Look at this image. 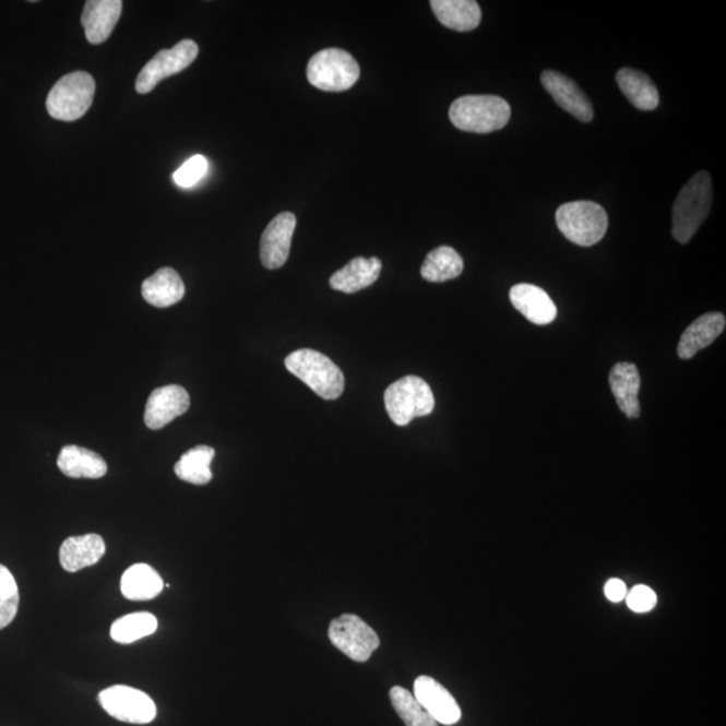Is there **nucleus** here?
I'll return each mask as SVG.
<instances>
[{"instance_id": "nucleus-1", "label": "nucleus", "mask_w": 726, "mask_h": 726, "mask_svg": "<svg viewBox=\"0 0 726 726\" xmlns=\"http://www.w3.org/2000/svg\"><path fill=\"white\" fill-rule=\"evenodd\" d=\"M712 178L706 171L697 172L683 186L673 207V236L688 243L705 223L712 209Z\"/></svg>"}, {"instance_id": "nucleus-2", "label": "nucleus", "mask_w": 726, "mask_h": 726, "mask_svg": "<svg viewBox=\"0 0 726 726\" xmlns=\"http://www.w3.org/2000/svg\"><path fill=\"white\" fill-rule=\"evenodd\" d=\"M284 364L289 373L304 381L319 397L336 400L345 391L344 373L322 353L311 350V348H301V350L290 353Z\"/></svg>"}, {"instance_id": "nucleus-3", "label": "nucleus", "mask_w": 726, "mask_h": 726, "mask_svg": "<svg viewBox=\"0 0 726 726\" xmlns=\"http://www.w3.org/2000/svg\"><path fill=\"white\" fill-rule=\"evenodd\" d=\"M511 108L502 97L469 95L457 98L450 108V120L459 130L490 133L509 123Z\"/></svg>"}, {"instance_id": "nucleus-4", "label": "nucleus", "mask_w": 726, "mask_h": 726, "mask_svg": "<svg viewBox=\"0 0 726 726\" xmlns=\"http://www.w3.org/2000/svg\"><path fill=\"white\" fill-rule=\"evenodd\" d=\"M556 223L561 234L580 247L595 246L608 229L607 212L592 201L563 203L556 213Z\"/></svg>"}, {"instance_id": "nucleus-5", "label": "nucleus", "mask_w": 726, "mask_h": 726, "mask_svg": "<svg viewBox=\"0 0 726 726\" xmlns=\"http://www.w3.org/2000/svg\"><path fill=\"white\" fill-rule=\"evenodd\" d=\"M389 417L398 427H406L416 417L431 415L435 397L431 386L416 376H406L383 394Z\"/></svg>"}, {"instance_id": "nucleus-6", "label": "nucleus", "mask_w": 726, "mask_h": 726, "mask_svg": "<svg viewBox=\"0 0 726 726\" xmlns=\"http://www.w3.org/2000/svg\"><path fill=\"white\" fill-rule=\"evenodd\" d=\"M95 91V79L90 73H69L58 80L49 92L46 109L56 120H79L92 107Z\"/></svg>"}, {"instance_id": "nucleus-7", "label": "nucleus", "mask_w": 726, "mask_h": 726, "mask_svg": "<svg viewBox=\"0 0 726 726\" xmlns=\"http://www.w3.org/2000/svg\"><path fill=\"white\" fill-rule=\"evenodd\" d=\"M361 69L356 58L342 49H324L313 56L307 66V79L324 92H345L356 85Z\"/></svg>"}, {"instance_id": "nucleus-8", "label": "nucleus", "mask_w": 726, "mask_h": 726, "mask_svg": "<svg viewBox=\"0 0 726 726\" xmlns=\"http://www.w3.org/2000/svg\"><path fill=\"white\" fill-rule=\"evenodd\" d=\"M331 643L348 658L364 664L380 647V638L357 615L345 614L330 623Z\"/></svg>"}, {"instance_id": "nucleus-9", "label": "nucleus", "mask_w": 726, "mask_h": 726, "mask_svg": "<svg viewBox=\"0 0 726 726\" xmlns=\"http://www.w3.org/2000/svg\"><path fill=\"white\" fill-rule=\"evenodd\" d=\"M98 702L110 717L121 723L145 725L156 717V705L144 691L116 685L98 694Z\"/></svg>"}, {"instance_id": "nucleus-10", "label": "nucleus", "mask_w": 726, "mask_h": 726, "mask_svg": "<svg viewBox=\"0 0 726 726\" xmlns=\"http://www.w3.org/2000/svg\"><path fill=\"white\" fill-rule=\"evenodd\" d=\"M199 51V45L191 39L181 40L172 49L160 50L139 73L136 92L147 95L162 80L183 72L195 61Z\"/></svg>"}, {"instance_id": "nucleus-11", "label": "nucleus", "mask_w": 726, "mask_h": 726, "mask_svg": "<svg viewBox=\"0 0 726 726\" xmlns=\"http://www.w3.org/2000/svg\"><path fill=\"white\" fill-rule=\"evenodd\" d=\"M296 228L294 213L284 212L266 226L260 242V259L266 270H278L287 263Z\"/></svg>"}, {"instance_id": "nucleus-12", "label": "nucleus", "mask_w": 726, "mask_h": 726, "mask_svg": "<svg viewBox=\"0 0 726 726\" xmlns=\"http://www.w3.org/2000/svg\"><path fill=\"white\" fill-rule=\"evenodd\" d=\"M190 408V396L183 386L167 385L155 389L145 405L144 422L158 431L182 416Z\"/></svg>"}, {"instance_id": "nucleus-13", "label": "nucleus", "mask_w": 726, "mask_h": 726, "mask_svg": "<svg viewBox=\"0 0 726 726\" xmlns=\"http://www.w3.org/2000/svg\"><path fill=\"white\" fill-rule=\"evenodd\" d=\"M414 695L436 723L455 725L461 722L462 711L454 695L436 679L421 676L415 681Z\"/></svg>"}, {"instance_id": "nucleus-14", "label": "nucleus", "mask_w": 726, "mask_h": 726, "mask_svg": "<svg viewBox=\"0 0 726 726\" xmlns=\"http://www.w3.org/2000/svg\"><path fill=\"white\" fill-rule=\"evenodd\" d=\"M544 88L562 109L571 114L583 123L594 119V108L590 98L579 88L571 78L556 71H545L541 74Z\"/></svg>"}, {"instance_id": "nucleus-15", "label": "nucleus", "mask_w": 726, "mask_h": 726, "mask_svg": "<svg viewBox=\"0 0 726 726\" xmlns=\"http://www.w3.org/2000/svg\"><path fill=\"white\" fill-rule=\"evenodd\" d=\"M121 11H123L121 0H88L81 16L88 43L92 45L106 43L118 25Z\"/></svg>"}, {"instance_id": "nucleus-16", "label": "nucleus", "mask_w": 726, "mask_h": 726, "mask_svg": "<svg viewBox=\"0 0 726 726\" xmlns=\"http://www.w3.org/2000/svg\"><path fill=\"white\" fill-rule=\"evenodd\" d=\"M510 300L516 311L538 326L554 322L557 317L555 301L543 288L533 284H516L510 289Z\"/></svg>"}, {"instance_id": "nucleus-17", "label": "nucleus", "mask_w": 726, "mask_h": 726, "mask_svg": "<svg viewBox=\"0 0 726 726\" xmlns=\"http://www.w3.org/2000/svg\"><path fill=\"white\" fill-rule=\"evenodd\" d=\"M725 324L726 319L722 312H709L695 319L679 340L678 357L691 359L702 348L711 346L724 333Z\"/></svg>"}, {"instance_id": "nucleus-18", "label": "nucleus", "mask_w": 726, "mask_h": 726, "mask_svg": "<svg viewBox=\"0 0 726 726\" xmlns=\"http://www.w3.org/2000/svg\"><path fill=\"white\" fill-rule=\"evenodd\" d=\"M106 555V543L98 534L69 537L60 548V562L67 572H79L95 566Z\"/></svg>"}, {"instance_id": "nucleus-19", "label": "nucleus", "mask_w": 726, "mask_h": 726, "mask_svg": "<svg viewBox=\"0 0 726 726\" xmlns=\"http://www.w3.org/2000/svg\"><path fill=\"white\" fill-rule=\"evenodd\" d=\"M609 385L615 400L623 414L634 420L641 416V404L638 394L641 389V374L634 364L619 362L609 373Z\"/></svg>"}, {"instance_id": "nucleus-20", "label": "nucleus", "mask_w": 726, "mask_h": 726, "mask_svg": "<svg viewBox=\"0 0 726 726\" xmlns=\"http://www.w3.org/2000/svg\"><path fill=\"white\" fill-rule=\"evenodd\" d=\"M57 466L74 479H100L108 472L106 461L96 452L78 445H66L58 455Z\"/></svg>"}, {"instance_id": "nucleus-21", "label": "nucleus", "mask_w": 726, "mask_h": 726, "mask_svg": "<svg viewBox=\"0 0 726 726\" xmlns=\"http://www.w3.org/2000/svg\"><path fill=\"white\" fill-rule=\"evenodd\" d=\"M382 263L380 259H353L344 269L330 277V286L344 294H356L368 288L380 277Z\"/></svg>"}, {"instance_id": "nucleus-22", "label": "nucleus", "mask_w": 726, "mask_h": 726, "mask_svg": "<svg viewBox=\"0 0 726 726\" xmlns=\"http://www.w3.org/2000/svg\"><path fill=\"white\" fill-rule=\"evenodd\" d=\"M142 295L148 305L158 307V309H167L183 299L185 284L177 271L162 269L156 271L153 276L145 278Z\"/></svg>"}, {"instance_id": "nucleus-23", "label": "nucleus", "mask_w": 726, "mask_h": 726, "mask_svg": "<svg viewBox=\"0 0 726 726\" xmlns=\"http://www.w3.org/2000/svg\"><path fill=\"white\" fill-rule=\"evenodd\" d=\"M431 8L441 25L451 31L472 32L481 21V10L474 0H432Z\"/></svg>"}, {"instance_id": "nucleus-24", "label": "nucleus", "mask_w": 726, "mask_h": 726, "mask_svg": "<svg viewBox=\"0 0 726 726\" xmlns=\"http://www.w3.org/2000/svg\"><path fill=\"white\" fill-rule=\"evenodd\" d=\"M164 580L147 563H135L128 568L121 578V594L128 600L147 602L155 599L164 591Z\"/></svg>"}, {"instance_id": "nucleus-25", "label": "nucleus", "mask_w": 726, "mask_h": 726, "mask_svg": "<svg viewBox=\"0 0 726 726\" xmlns=\"http://www.w3.org/2000/svg\"><path fill=\"white\" fill-rule=\"evenodd\" d=\"M619 88L638 109L654 110L659 106V93L654 81L641 71L623 68L617 74Z\"/></svg>"}, {"instance_id": "nucleus-26", "label": "nucleus", "mask_w": 726, "mask_h": 726, "mask_svg": "<svg viewBox=\"0 0 726 726\" xmlns=\"http://www.w3.org/2000/svg\"><path fill=\"white\" fill-rule=\"evenodd\" d=\"M214 455H216V451L212 447H194L179 459L174 472L179 479L188 481V484L207 485L213 479L211 466Z\"/></svg>"}, {"instance_id": "nucleus-27", "label": "nucleus", "mask_w": 726, "mask_h": 726, "mask_svg": "<svg viewBox=\"0 0 726 726\" xmlns=\"http://www.w3.org/2000/svg\"><path fill=\"white\" fill-rule=\"evenodd\" d=\"M464 263L454 248L439 247L429 252L421 266V276L427 282L444 283L462 275Z\"/></svg>"}, {"instance_id": "nucleus-28", "label": "nucleus", "mask_w": 726, "mask_h": 726, "mask_svg": "<svg viewBox=\"0 0 726 726\" xmlns=\"http://www.w3.org/2000/svg\"><path fill=\"white\" fill-rule=\"evenodd\" d=\"M158 630V620L150 612L126 615L110 627V638L120 644H130L153 635Z\"/></svg>"}, {"instance_id": "nucleus-29", "label": "nucleus", "mask_w": 726, "mask_h": 726, "mask_svg": "<svg viewBox=\"0 0 726 726\" xmlns=\"http://www.w3.org/2000/svg\"><path fill=\"white\" fill-rule=\"evenodd\" d=\"M394 711L406 726H439L410 691L394 687L389 691Z\"/></svg>"}, {"instance_id": "nucleus-30", "label": "nucleus", "mask_w": 726, "mask_h": 726, "mask_svg": "<svg viewBox=\"0 0 726 726\" xmlns=\"http://www.w3.org/2000/svg\"><path fill=\"white\" fill-rule=\"evenodd\" d=\"M20 591L13 573L0 566V630L10 626L19 614Z\"/></svg>"}, {"instance_id": "nucleus-31", "label": "nucleus", "mask_w": 726, "mask_h": 726, "mask_svg": "<svg viewBox=\"0 0 726 726\" xmlns=\"http://www.w3.org/2000/svg\"><path fill=\"white\" fill-rule=\"evenodd\" d=\"M207 168L209 162L205 156L194 155L193 158L186 160L182 167H179L178 170L174 172V182H176L179 188H193V186L199 183L201 179L206 176Z\"/></svg>"}, {"instance_id": "nucleus-32", "label": "nucleus", "mask_w": 726, "mask_h": 726, "mask_svg": "<svg viewBox=\"0 0 726 726\" xmlns=\"http://www.w3.org/2000/svg\"><path fill=\"white\" fill-rule=\"evenodd\" d=\"M627 606L638 614L648 612L656 606L655 592L647 585H636L626 596Z\"/></svg>"}, {"instance_id": "nucleus-33", "label": "nucleus", "mask_w": 726, "mask_h": 726, "mask_svg": "<svg viewBox=\"0 0 726 726\" xmlns=\"http://www.w3.org/2000/svg\"><path fill=\"white\" fill-rule=\"evenodd\" d=\"M604 592H606L607 599L614 603L624 600L627 594H629L627 585L619 579L609 580Z\"/></svg>"}]
</instances>
